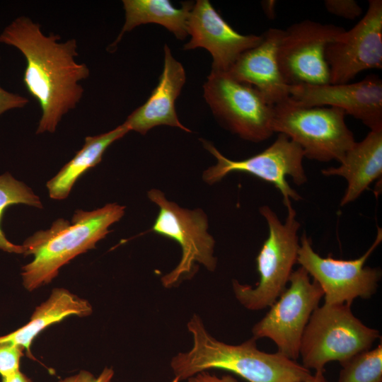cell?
<instances>
[{
    "instance_id": "6da1fadb",
    "label": "cell",
    "mask_w": 382,
    "mask_h": 382,
    "mask_svg": "<svg viewBox=\"0 0 382 382\" xmlns=\"http://www.w3.org/2000/svg\"><path fill=\"white\" fill-rule=\"evenodd\" d=\"M60 39L53 33L45 35L40 24L25 16L16 18L0 34L1 43L17 48L25 59L23 81L42 112L37 134L55 132L62 117L81 100L84 90L79 82L90 74L86 64L75 60L76 40Z\"/></svg>"
},
{
    "instance_id": "7a4b0ae2",
    "label": "cell",
    "mask_w": 382,
    "mask_h": 382,
    "mask_svg": "<svg viewBox=\"0 0 382 382\" xmlns=\"http://www.w3.org/2000/svg\"><path fill=\"white\" fill-rule=\"evenodd\" d=\"M187 328L193 345L190 350L171 359L172 382H181L210 369L231 371L249 382H297L313 376L296 360L278 352L267 353L258 349L253 337L239 345L216 340L197 314L191 317Z\"/></svg>"
},
{
    "instance_id": "3957f363",
    "label": "cell",
    "mask_w": 382,
    "mask_h": 382,
    "mask_svg": "<svg viewBox=\"0 0 382 382\" xmlns=\"http://www.w3.org/2000/svg\"><path fill=\"white\" fill-rule=\"evenodd\" d=\"M125 210V207L116 203L91 212L78 209L71 224L58 219L49 229L28 237L22 245L23 255H32L33 260L22 267L24 287L31 291L51 282L63 265L94 248L110 233L109 227L124 216Z\"/></svg>"
},
{
    "instance_id": "277c9868",
    "label": "cell",
    "mask_w": 382,
    "mask_h": 382,
    "mask_svg": "<svg viewBox=\"0 0 382 382\" xmlns=\"http://www.w3.org/2000/svg\"><path fill=\"white\" fill-rule=\"evenodd\" d=\"M285 206L287 215L284 223L269 206L259 209L267 222L268 236L256 257L257 283L252 286L237 280L232 282L236 299L250 311L270 307L286 288L293 267L297 263L301 224L291 203Z\"/></svg>"
},
{
    "instance_id": "5b68a950",
    "label": "cell",
    "mask_w": 382,
    "mask_h": 382,
    "mask_svg": "<svg viewBox=\"0 0 382 382\" xmlns=\"http://www.w3.org/2000/svg\"><path fill=\"white\" fill-rule=\"evenodd\" d=\"M381 337L379 331L364 325L347 304L324 303L313 312L299 349L302 365L323 374L328 362L340 363L370 349Z\"/></svg>"
},
{
    "instance_id": "8992f818",
    "label": "cell",
    "mask_w": 382,
    "mask_h": 382,
    "mask_svg": "<svg viewBox=\"0 0 382 382\" xmlns=\"http://www.w3.org/2000/svg\"><path fill=\"white\" fill-rule=\"evenodd\" d=\"M346 115L337 108L304 107L288 98L273 106L271 128L297 144L304 158L340 162L356 143L345 122Z\"/></svg>"
},
{
    "instance_id": "52a82bcc",
    "label": "cell",
    "mask_w": 382,
    "mask_h": 382,
    "mask_svg": "<svg viewBox=\"0 0 382 382\" xmlns=\"http://www.w3.org/2000/svg\"><path fill=\"white\" fill-rule=\"evenodd\" d=\"M147 195L159 208L151 231L174 240L182 250L179 263L161 277L162 285L170 289L190 279L197 271L196 264L214 272L217 264L214 256L215 241L208 232V218L204 212L199 208L192 210L183 208L167 199L158 189L150 190Z\"/></svg>"
},
{
    "instance_id": "ba28073f",
    "label": "cell",
    "mask_w": 382,
    "mask_h": 382,
    "mask_svg": "<svg viewBox=\"0 0 382 382\" xmlns=\"http://www.w3.org/2000/svg\"><path fill=\"white\" fill-rule=\"evenodd\" d=\"M204 97L221 125L243 139L260 142L274 132L273 106L253 86L228 73H212L203 86Z\"/></svg>"
},
{
    "instance_id": "9c48e42d",
    "label": "cell",
    "mask_w": 382,
    "mask_h": 382,
    "mask_svg": "<svg viewBox=\"0 0 382 382\" xmlns=\"http://www.w3.org/2000/svg\"><path fill=\"white\" fill-rule=\"evenodd\" d=\"M289 286L270 306L265 316L252 328L255 339L268 338L278 352L292 360L299 357L304 330L324 294L319 284L311 281L301 267L293 270Z\"/></svg>"
},
{
    "instance_id": "30bf717a",
    "label": "cell",
    "mask_w": 382,
    "mask_h": 382,
    "mask_svg": "<svg viewBox=\"0 0 382 382\" xmlns=\"http://www.w3.org/2000/svg\"><path fill=\"white\" fill-rule=\"evenodd\" d=\"M201 141L204 149L216 159V163L202 173V180L206 183L213 185L231 173L243 172L272 183L281 192L284 205L290 203L291 199H301L289 185L286 177L289 176L298 186L306 183L303 166L304 154L302 149L286 135L278 134L274 142L262 152L241 161L231 160L211 142Z\"/></svg>"
},
{
    "instance_id": "8fae6325",
    "label": "cell",
    "mask_w": 382,
    "mask_h": 382,
    "mask_svg": "<svg viewBox=\"0 0 382 382\" xmlns=\"http://www.w3.org/2000/svg\"><path fill=\"white\" fill-rule=\"evenodd\" d=\"M297 263L316 281L324 294L325 304L352 306L357 298L370 299L376 291L381 277L378 268L364 267L365 262L382 241V230L366 253L354 260L323 257L316 253L303 233L299 238Z\"/></svg>"
},
{
    "instance_id": "7c38bea8",
    "label": "cell",
    "mask_w": 382,
    "mask_h": 382,
    "mask_svg": "<svg viewBox=\"0 0 382 382\" xmlns=\"http://www.w3.org/2000/svg\"><path fill=\"white\" fill-rule=\"evenodd\" d=\"M344 30L336 25L311 20H303L283 30L277 49V60L286 83L289 86L330 83L325 50Z\"/></svg>"
},
{
    "instance_id": "4fadbf2b",
    "label": "cell",
    "mask_w": 382,
    "mask_h": 382,
    "mask_svg": "<svg viewBox=\"0 0 382 382\" xmlns=\"http://www.w3.org/2000/svg\"><path fill=\"white\" fill-rule=\"evenodd\" d=\"M330 83H346L367 69H382V1L369 0L362 18L325 50Z\"/></svg>"
},
{
    "instance_id": "5bb4252c",
    "label": "cell",
    "mask_w": 382,
    "mask_h": 382,
    "mask_svg": "<svg viewBox=\"0 0 382 382\" xmlns=\"http://www.w3.org/2000/svg\"><path fill=\"white\" fill-rule=\"evenodd\" d=\"M289 99L304 107L337 108L370 131L382 130V80L376 74L355 83L289 86Z\"/></svg>"
},
{
    "instance_id": "9a60e30c",
    "label": "cell",
    "mask_w": 382,
    "mask_h": 382,
    "mask_svg": "<svg viewBox=\"0 0 382 382\" xmlns=\"http://www.w3.org/2000/svg\"><path fill=\"white\" fill-rule=\"evenodd\" d=\"M190 40L185 50L202 47L212 56V73H227L244 52L255 47L262 34L242 35L228 24L207 0L194 4L187 22Z\"/></svg>"
},
{
    "instance_id": "2e32d148",
    "label": "cell",
    "mask_w": 382,
    "mask_h": 382,
    "mask_svg": "<svg viewBox=\"0 0 382 382\" xmlns=\"http://www.w3.org/2000/svg\"><path fill=\"white\" fill-rule=\"evenodd\" d=\"M282 33L283 30L274 28L266 30L262 41L241 54L227 72L235 79L253 86L272 106L289 98V86L282 77L277 60Z\"/></svg>"
},
{
    "instance_id": "e0dca14e",
    "label": "cell",
    "mask_w": 382,
    "mask_h": 382,
    "mask_svg": "<svg viewBox=\"0 0 382 382\" xmlns=\"http://www.w3.org/2000/svg\"><path fill=\"white\" fill-rule=\"evenodd\" d=\"M164 64L158 83L146 103L134 110L124 124L129 131L146 134L156 126L168 125L185 132L191 130L183 125L178 118L175 102L185 83V71L180 62L164 45Z\"/></svg>"
},
{
    "instance_id": "ac0fdd59",
    "label": "cell",
    "mask_w": 382,
    "mask_h": 382,
    "mask_svg": "<svg viewBox=\"0 0 382 382\" xmlns=\"http://www.w3.org/2000/svg\"><path fill=\"white\" fill-rule=\"evenodd\" d=\"M321 173L325 176L344 178L347 186L340 200L343 207L353 202L382 175V130L370 131L346 153L337 167H328Z\"/></svg>"
},
{
    "instance_id": "d6986e66",
    "label": "cell",
    "mask_w": 382,
    "mask_h": 382,
    "mask_svg": "<svg viewBox=\"0 0 382 382\" xmlns=\"http://www.w3.org/2000/svg\"><path fill=\"white\" fill-rule=\"evenodd\" d=\"M92 312V306L87 300L66 289H54L49 298L35 308L28 323L14 332L0 337V344L19 346L33 359L30 350L32 343L46 328L71 316L86 317Z\"/></svg>"
},
{
    "instance_id": "ffe728a7",
    "label": "cell",
    "mask_w": 382,
    "mask_h": 382,
    "mask_svg": "<svg viewBox=\"0 0 382 382\" xmlns=\"http://www.w3.org/2000/svg\"><path fill=\"white\" fill-rule=\"evenodd\" d=\"M129 132L123 123L108 132L86 137L83 147L47 183L50 197L54 199L66 198L79 178L98 164L106 149Z\"/></svg>"
},
{
    "instance_id": "44dd1931",
    "label": "cell",
    "mask_w": 382,
    "mask_h": 382,
    "mask_svg": "<svg viewBox=\"0 0 382 382\" xmlns=\"http://www.w3.org/2000/svg\"><path fill=\"white\" fill-rule=\"evenodd\" d=\"M125 22L111 45H116L126 32L138 25L157 23L164 26L179 40L185 39L187 34V22L194 4L184 2L181 8L174 7L168 0H123Z\"/></svg>"
},
{
    "instance_id": "7402d4cb",
    "label": "cell",
    "mask_w": 382,
    "mask_h": 382,
    "mask_svg": "<svg viewBox=\"0 0 382 382\" xmlns=\"http://www.w3.org/2000/svg\"><path fill=\"white\" fill-rule=\"evenodd\" d=\"M13 204H24L40 209L42 208L40 198L30 187L6 173L0 175V221L4 209ZM0 250L17 254L24 253L23 245L11 243L6 238L1 227Z\"/></svg>"
},
{
    "instance_id": "603a6c76",
    "label": "cell",
    "mask_w": 382,
    "mask_h": 382,
    "mask_svg": "<svg viewBox=\"0 0 382 382\" xmlns=\"http://www.w3.org/2000/svg\"><path fill=\"white\" fill-rule=\"evenodd\" d=\"M338 382H381L382 345L358 353L340 363Z\"/></svg>"
},
{
    "instance_id": "cb8c5ba5",
    "label": "cell",
    "mask_w": 382,
    "mask_h": 382,
    "mask_svg": "<svg viewBox=\"0 0 382 382\" xmlns=\"http://www.w3.org/2000/svg\"><path fill=\"white\" fill-rule=\"evenodd\" d=\"M23 349L19 346L0 344V375L1 378L9 376L20 371V361L23 356Z\"/></svg>"
},
{
    "instance_id": "d4e9b609",
    "label": "cell",
    "mask_w": 382,
    "mask_h": 382,
    "mask_svg": "<svg viewBox=\"0 0 382 382\" xmlns=\"http://www.w3.org/2000/svg\"><path fill=\"white\" fill-rule=\"evenodd\" d=\"M324 5L330 13L347 20H354L362 13L361 7L354 0H325Z\"/></svg>"
},
{
    "instance_id": "484cf974",
    "label": "cell",
    "mask_w": 382,
    "mask_h": 382,
    "mask_svg": "<svg viewBox=\"0 0 382 382\" xmlns=\"http://www.w3.org/2000/svg\"><path fill=\"white\" fill-rule=\"evenodd\" d=\"M113 376V369L105 367L98 376H95L87 371H81L77 374L66 377L59 382H111Z\"/></svg>"
},
{
    "instance_id": "4316f807",
    "label": "cell",
    "mask_w": 382,
    "mask_h": 382,
    "mask_svg": "<svg viewBox=\"0 0 382 382\" xmlns=\"http://www.w3.org/2000/svg\"><path fill=\"white\" fill-rule=\"evenodd\" d=\"M28 103V98L8 92L0 86V115L11 109L23 108Z\"/></svg>"
},
{
    "instance_id": "83f0119b",
    "label": "cell",
    "mask_w": 382,
    "mask_h": 382,
    "mask_svg": "<svg viewBox=\"0 0 382 382\" xmlns=\"http://www.w3.org/2000/svg\"><path fill=\"white\" fill-rule=\"evenodd\" d=\"M187 382H238L231 375L219 377L209 374L207 371L199 372L187 379Z\"/></svg>"
},
{
    "instance_id": "f1b7e54d",
    "label": "cell",
    "mask_w": 382,
    "mask_h": 382,
    "mask_svg": "<svg viewBox=\"0 0 382 382\" xmlns=\"http://www.w3.org/2000/svg\"><path fill=\"white\" fill-rule=\"evenodd\" d=\"M262 9L270 19H274L275 18V6L277 1L274 0L262 1Z\"/></svg>"
},
{
    "instance_id": "f546056e",
    "label": "cell",
    "mask_w": 382,
    "mask_h": 382,
    "mask_svg": "<svg viewBox=\"0 0 382 382\" xmlns=\"http://www.w3.org/2000/svg\"><path fill=\"white\" fill-rule=\"evenodd\" d=\"M1 382H33L28 376L23 374L21 371L7 376L1 378Z\"/></svg>"
},
{
    "instance_id": "4dcf8cb0",
    "label": "cell",
    "mask_w": 382,
    "mask_h": 382,
    "mask_svg": "<svg viewBox=\"0 0 382 382\" xmlns=\"http://www.w3.org/2000/svg\"><path fill=\"white\" fill-rule=\"evenodd\" d=\"M297 382H326V381L324 378L323 374H315L312 376V377L306 380Z\"/></svg>"
}]
</instances>
